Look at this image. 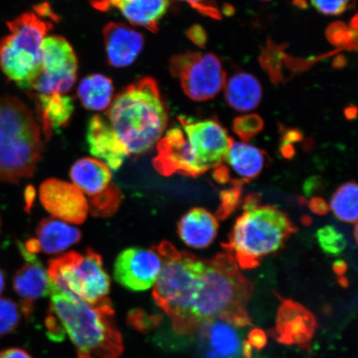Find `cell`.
<instances>
[{"instance_id":"1","label":"cell","mask_w":358,"mask_h":358,"mask_svg":"<svg viewBox=\"0 0 358 358\" xmlns=\"http://www.w3.org/2000/svg\"><path fill=\"white\" fill-rule=\"evenodd\" d=\"M50 295L46 320L49 337L59 341L66 332L78 349V358H119L122 355L123 339L108 298L91 304L58 291H51Z\"/></svg>"},{"instance_id":"2","label":"cell","mask_w":358,"mask_h":358,"mask_svg":"<svg viewBox=\"0 0 358 358\" xmlns=\"http://www.w3.org/2000/svg\"><path fill=\"white\" fill-rule=\"evenodd\" d=\"M253 291L231 255L223 252L207 259L192 307V334L216 320L234 327L252 325L246 307Z\"/></svg>"},{"instance_id":"3","label":"cell","mask_w":358,"mask_h":358,"mask_svg":"<svg viewBox=\"0 0 358 358\" xmlns=\"http://www.w3.org/2000/svg\"><path fill=\"white\" fill-rule=\"evenodd\" d=\"M106 118L129 155H138L162 138L169 116L158 84L145 78L115 98Z\"/></svg>"},{"instance_id":"4","label":"cell","mask_w":358,"mask_h":358,"mask_svg":"<svg viewBox=\"0 0 358 358\" xmlns=\"http://www.w3.org/2000/svg\"><path fill=\"white\" fill-rule=\"evenodd\" d=\"M296 227L288 215L273 206L262 205L258 194L246 196L228 243L222 244L241 268H253L268 255L278 252Z\"/></svg>"},{"instance_id":"5","label":"cell","mask_w":358,"mask_h":358,"mask_svg":"<svg viewBox=\"0 0 358 358\" xmlns=\"http://www.w3.org/2000/svg\"><path fill=\"white\" fill-rule=\"evenodd\" d=\"M152 248L162 261L153 290L155 301L167 313L177 334H192V307L207 259L179 252L166 241Z\"/></svg>"},{"instance_id":"6","label":"cell","mask_w":358,"mask_h":358,"mask_svg":"<svg viewBox=\"0 0 358 358\" xmlns=\"http://www.w3.org/2000/svg\"><path fill=\"white\" fill-rule=\"evenodd\" d=\"M43 149L41 127L32 110L13 96L0 99V181L32 177Z\"/></svg>"},{"instance_id":"7","label":"cell","mask_w":358,"mask_h":358,"mask_svg":"<svg viewBox=\"0 0 358 358\" xmlns=\"http://www.w3.org/2000/svg\"><path fill=\"white\" fill-rule=\"evenodd\" d=\"M7 25L10 34L0 41V67L8 79L29 89L41 69L43 43L52 24L25 13Z\"/></svg>"},{"instance_id":"8","label":"cell","mask_w":358,"mask_h":358,"mask_svg":"<svg viewBox=\"0 0 358 358\" xmlns=\"http://www.w3.org/2000/svg\"><path fill=\"white\" fill-rule=\"evenodd\" d=\"M51 291L73 294L94 304L104 301L110 292V277L99 254L88 249L82 255L71 252L48 264Z\"/></svg>"},{"instance_id":"9","label":"cell","mask_w":358,"mask_h":358,"mask_svg":"<svg viewBox=\"0 0 358 358\" xmlns=\"http://www.w3.org/2000/svg\"><path fill=\"white\" fill-rule=\"evenodd\" d=\"M170 69L180 80L186 95L194 101L212 99L227 82L220 60L212 53L187 52L173 57Z\"/></svg>"},{"instance_id":"10","label":"cell","mask_w":358,"mask_h":358,"mask_svg":"<svg viewBox=\"0 0 358 358\" xmlns=\"http://www.w3.org/2000/svg\"><path fill=\"white\" fill-rule=\"evenodd\" d=\"M78 58L73 47L59 36H48L43 43L40 73L29 89L34 94H66L77 80Z\"/></svg>"},{"instance_id":"11","label":"cell","mask_w":358,"mask_h":358,"mask_svg":"<svg viewBox=\"0 0 358 358\" xmlns=\"http://www.w3.org/2000/svg\"><path fill=\"white\" fill-rule=\"evenodd\" d=\"M187 142L201 166L208 172L223 164L232 140L217 120H195L180 116Z\"/></svg>"},{"instance_id":"12","label":"cell","mask_w":358,"mask_h":358,"mask_svg":"<svg viewBox=\"0 0 358 358\" xmlns=\"http://www.w3.org/2000/svg\"><path fill=\"white\" fill-rule=\"evenodd\" d=\"M161 266V257L153 248H129L116 259L115 279L127 289L145 291L155 285Z\"/></svg>"},{"instance_id":"13","label":"cell","mask_w":358,"mask_h":358,"mask_svg":"<svg viewBox=\"0 0 358 358\" xmlns=\"http://www.w3.org/2000/svg\"><path fill=\"white\" fill-rule=\"evenodd\" d=\"M157 152L153 165L161 176L169 177L178 173L196 178L206 173L180 128L169 129L159 141Z\"/></svg>"},{"instance_id":"14","label":"cell","mask_w":358,"mask_h":358,"mask_svg":"<svg viewBox=\"0 0 358 358\" xmlns=\"http://www.w3.org/2000/svg\"><path fill=\"white\" fill-rule=\"evenodd\" d=\"M39 196L44 208L53 217L78 225L86 221L87 200L74 185L56 178L48 179L40 186Z\"/></svg>"},{"instance_id":"15","label":"cell","mask_w":358,"mask_h":358,"mask_svg":"<svg viewBox=\"0 0 358 358\" xmlns=\"http://www.w3.org/2000/svg\"><path fill=\"white\" fill-rule=\"evenodd\" d=\"M20 248L26 262L13 277V289L20 299V310L27 320L32 315L35 302L50 294L51 284L38 257L27 252L22 244Z\"/></svg>"},{"instance_id":"16","label":"cell","mask_w":358,"mask_h":358,"mask_svg":"<svg viewBox=\"0 0 358 358\" xmlns=\"http://www.w3.org/2000/svg\"><path fill=\"white\" fill-rule=\"evenodd\" d=\"M169 0H93L100 11L117 10L133 25L156 32L169 8Z\"/></svg>"},{"instance_id":"17","label":"cell","mask_w":358,"mask_h":358,"mask_svg":"<svg viewBox=\"0 0 358 358\" xmlns=\"http://www.w3.org/2000/svg\"><path fill=\"white\" fill-rule=\"evenodd\" d=\"M107 61L114 67L131 65L144 48L143 36L127 25L110 22L103 31Z\"/></svg>"},{"instance_id":"18","label":"cell","mask_w":358,"mask_h":358,"mask_svg":"<svg viewBox=\"0 0 358 358\" xmlns=\"http://www.w3.org/2000/svg\"><path fill=\"white\" fill-rule=\"evenodd\" d=\"M87 141L92 155L104 160L107 166L113 170L122 167L129 155L106 118L101 115H94L90 120Z\"/></svg>"},{"instance_id":"19","label":"cell","mask_w":358,"mask_h":358,"mask_svg":"<svg viewBox=\"0 0 358 358\" xmlns=\"http://www.w3.org/2000/svg\"><path fill=\"white\" fill-rule=\"evenodd\" d=\"M80 238L82 232L78 228L49 217L39 222L36 238L29 240L22 246L27 252L34 255L38 252L57 254L78 243Z\"/></svg>"},{"instance_id":"20","label":"cell","mask_w":358,"mask_h":358,"mask_svg":"<svg viewBox=\"0 0 358 358\" xmlns=\"http://www.w3.org/2000/svg\"><path fill=\"white\" fill-rule=\"evenodd\" d=\"M315 324L312 313L301 304L289 299L282 302L276 327L280 342L306 343L312 338Z\"/></svg>"},{"instance_id":"21","label":"cell","mask_w":358,"mask_h":358,"mask_svg":"<svg viewBox=\"0 0 358 358\" xmlns=\"http://www.w3.org/2000/svg\"><path fill=\"white\" fill-rule=\"evenodd\" d=\"M218 219L208 210L192 208L178 222V232L187 245L195 249L208 248L216 238Z\"/></svg>"},{"instance_id":"22","label":"cell","mask_w":358,"mask_h":358,"mask_svg":"<svg viewBox=\"0 0 358 358\" xmlns=\"http://www.w3.org/2000/svg\"><path fill=\"white\" fill-rule=\"evenodd\" d=\"M39 122L45 138H51L69 122L74 111L73 98L66 94H34Z\"/></svg>"},{"instance_id":"23","label":"cell","mask_w":358,"mask_h":358,"mask_svg":"<svg viewBox=\"0 0 358 358\" xmlns=\"http://www.w3.org/2000/svg\"><path fill=\"white\" fill-rule=\"evenodd\" d=\"M70 177L83 194L92 196L100 194L110 185L112 176L108 166L102 161L84 158L73 165Z\"/></svg>"},{"instance_id":"24","label":"cell","mask_w":358,"mask_h":358,"mask_svg":"<svg viewBox=\"0 0 358 358\" xmlns=\"http://www.w3.org/2000/svg\"><path fill=\"white\" fill-rule=\"evenodd\" d=\"M265 152L243 142L232 141L224 161L229 164L240 180L248 182L257 178L266 163Z\"/></svg>"},{"instance_id":"25","label":"cell","mask_w":358,"mask_h":358,"mask_svg":"<svg viewBox=\"0 0 358 358\" xmlns=\"http://www.w3.org/2000/svg\"><path fill=\"white\" fill-rule=\"evenodd\" d=\"M224 87L227 104L237 110H252L262 100L261 84L252 75L237 73L226 82Z\"/></svg>"},{"instance_id":"26","label":"cell","mask_w":358,"mask_h":358,"mask_svg":"<svg viewBox=\"0 0 358 358\" xmlns=\"http://www.w3.org/2000/svg\"><path fill=\"white\" fill-rule=\"evenodd\" d=\"M78 96L87 109L105 110L109 108L113 99V83L104 75H89L80 83Z\"/></svg>"},{"instance_id":"27","label":"cell","mask_w":358,"mask_h":358,"mask_svg":"<svg viewBox=\"0 0 358 358\" xmlns=\"http://www.w3.org/2000/svg\"><path fill=\"white\" fill-rule=\"evenodd\" d=\"M330 208L339 220L356 224L358 214L357 183L348 182L338 187L331 199Z\"/></svg>"},{"instance_id":"28","label":"cell","mask_w":358,"mask_h":358,"mask_svg":"<svg viewBox=\"0 0 358 358\" xmlns=\"http://www.w3.org/2000/svg\"><path fill=\"white\" fill-rule=\"evenodd\" d=\"M209 329L210 346L213 352L220 358H230L234 356L240 347L238 337L231 325L225 322H211Z\"/></svg>"},{"instance_id":"29","label":"cell","mask_w":358,"mask_h":358,"mask_svg":"<svg viewBox=\"0 0 358 358\" xmlns=\"http://www.w3.org/2000/svg\"><path fill=\"white\" fill-rule=\"evenodd\" d=\"M88 211L96 217L106 218L118 211L122 201V192L119 187L110 183L100 194L88 196Z\"/></svg>"},{"instance_id":"30","label":"cell","mask_w":358,"mask_h":358,"mask_svg":"<svg viewBox=\"0 0 358 358\" xmlns=\"http://www.w3.org/2000/svg\"><path fill=\"white\" fill-rule=\"evenodd\" d=\"M317 239L326 254L338 256L346 249L345 237L333 226H325L317 230Z\"/></svg>"},{"instance_id":"31","label":"cell","mask_w":358,"mask_h":358,"mask_svg":"<svg viewBox=\"0 0 358 358\" xmlns=\"http://www.w3.org/2000/svg\"><path fill=\"white\" fill-rule=\"evenodd\" d=\"M232 186L230 189L223 190L220 194L221 203L217 209L216 217L220 220L227 218L238 208L240 205L243 187L245 182L240 179H231Z\"/></svg>"},{"instance_id":"32","label":"cell","mask_w":358,"mask_h":358,"mask_svg":"<svg viewBox=\"0 0 358 358\" xmlns=\"http://www.w3.org/2000/svg\"><path fill=\"white\" fill-rule=\"evenodd\" d=\"M20 321V311L10 299L0 298V337L17 329Z\"/></svg>"},{"instance_id":"33","label":"cell","mask_w":358,"mask_h":358,"mask_svg":"<svg viewBox=\"0 0 358 358\" xmlns=\"http://www.w3.org/2000/svg\"><path fill=\"white\" fill-rule=\"evenodd\" d=\"M263 123L257 115H249L236 119L234 122V129L241 140L248 141L262 131Z\"/></svg>"},{"instance_id":"34","label":"cell","mask_w":358,"mask_h":358,"mask_svg":"<svg viewBox=\"0 0 358 358\" xmlns=\"http://www.w3.org/2000/svg\"><path fill=\"white\" fill-rule=\"evenodd\" d=\"M312 6L327 15H339L347 10L350 0H310Z\"/></svg>"},{"instance_id":"35","label":"cell","mask_w":358,"mask_h":358,"mask_svg":"<svg viewBox=\"0 0 358 358\" xmlns=\"http://www.w3.org/2000/svg\"><path fill=\"white\" fill-rule=\"evenodd\" d=\"M190 4L196 10L213 17H219V11L214 3V0H180Z\"/></svg>"},{"instance_id":"36","label":"cell","mask_w":358,"mask_h":358,"mask_svg":"<svg viewBox=\"0 0 358 358\" xmlns=\"http://www.w3.org/2000/svg\"><path fill=\"white\" fill-rule=\"evenodd\" d=\"M266 337L263 331L255 329L249 336V345L257 348H262L266 345Z\"/></svg>"},{"instance_id":"37","label":"cell","mask_w":358,"mask_h":358,"mask_svg":"<svg viewBox=\"0 0 358 358\" xmlns=\"http://www.w3.org/2000/svg\"><path fill=\"white\" fill-rule=\"evenodd\" d=\"M0 358H32L24 349L13 348L0 352Z\"/></svg>"},{"instance_id":"38","label":"cell","mask_w":358,"mask_h":358,"mask_svg":"<svg viewBox=\"0 0 358 358\" xmlns=\"http://www.w3.org/2000/svg\"><path fill=\"white\" fill-rule=\"evenodd\" d=\"M213 177L215 180L217 181L219 183H222V185L230 182L231 179L229 169H228L225 165H223V164L221 166L214 169Z\"/></svg>"},{"instance_id":"39","label":"cell","mask_w":358,"mask_h":358,"mask_svg":"<svg viewBox=\"0 0 358 358\" xmlns=\"http://www.w3.org/2000/svg\"><path fill=\"white\" fill-rule=\"evenodd\" d=\"M308 206H310L311 211L316 214L324 215L329 212V206L322 199H311Z\"/></svg>"},{"instance_id":"40","label":"cell","mask_w":358,"mask_h":358,"mask_svg":"<svg viewBox=\"0 0 358 358\" xmlns=\"http://www.w3.org/2000/svg\"><path fill=\"white\" fill-rule=\"evenodd\" d=\"M4 289V276L1 270H0V294H2Z\"/></svg>"},{"instance_id":"41","label":"cell","mask_w":358,"mask_h":358,"mask_svg":"<svg viewBox=\"0 0 358 358\" xmlns=\"http://www.w3.org/2000/svg\"><path fill=\"white\" fill-rule=\"evenodd\" d=\"M87 358H92V357H87Z\"/></svg>"}]
</instances>
